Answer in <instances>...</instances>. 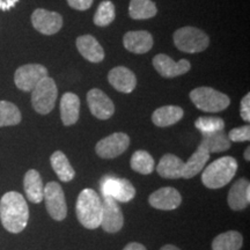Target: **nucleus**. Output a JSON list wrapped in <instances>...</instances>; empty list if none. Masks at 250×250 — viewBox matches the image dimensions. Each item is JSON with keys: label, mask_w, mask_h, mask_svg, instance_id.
Returning <instances> with one entry per match:
<instances>
[{"label": "nucleus", "mask_w": 250, "mask_h": 250, "mask_svg": "<svg viewBox=\"0 0 250 250\" xmlns=\"http://www.w3.org/2000/svg\"><path fill=\"white\" fill-rule=\"evenodd\" d=\"M87 103H88L90 112L99 120H109L115 112L114 102L101 89H90L87 93Z\"/></svg>", "instance_id": "13"}, {"label": "nucleus", "mask_w": 250, "mask_h": 250, "mask_svg": "<svg viewBox=\"0 0 250 250\" xmlns=\"http://www.w3.org/2000/svg\"><path fill=\"white\" fill-rule=\"evenodd\" d=\"M21 118V111L14 103L0 101V127L18 125Z\"/></svg>", "instance_id": "30"}, {"label": "nucleus", "mask_w": 250, "mask_h": 250, "mask_svg": "<svg viewBox=\"0 0 250 250\" xmlns=\"http://www.w3.org/2000/svg\"><path fill=\"white\" fill-rule=\"evenodd\" d=\"M43 199L45 201V208L50 217L54 220L62 221L67 215V204L64 191L57 182H49L44 187Z\"/></svg>", "instance_id": "7"}, {"label": "nucleus", "mask_w": 250, "mask_h": 250, "mask_svg": "<svg viewBox=\"0 0 250 250\" xmlns=\"http://www.w3.org/2000/svg\"><path fill=\"white\" fill-rule=\"evenodd\" d=\"M80 115V100L74 93H65L61 100V118L62 124H76Z\"/></svg>", "instance_id": "20"}, {"label": "nucleus", "mask_w": 250, "mask_h": 250, "mask_svg": "<svg viewBox=\"0 0 250 250\" xmlns=\"http://www.w3.org/2000/svg\"><path fill=\"white\" fill-rule=\"evenodd\" d=\"M19 2V0H0V11H9Z\"/></svg>", "instance_id": "36"}, {"label": "nucleus", "mask_w": 250, "mask_h": 250, "mask_svg": "<svg viewBox=\"0 0 250 250\" xmlns=\"http://www.w3.org/2000/svg\"><path fill=\"white\" fill-rule=\"evenodd\" d=\"M237 170V161L233 156H223L208 165L202 175V182L208 189H220L232 181Z\"/></svg>", "instance_id": "3"}, {"label": "nucleus", "mask_w": 250, "mask_h": 250, "mask_svg": "<svg viewBox=\"0 0 250 250\" xmlns=\"http://www.w3.org/2000/svg\"><path fill=\"white\" fill-rule=\"evenodd\" d=\"M57 96L58 89L55 80L46 77L31 90V104L40 115H48L54 110Z\"/></svg>", "instance_id": "6"}, {"label": "nucleus", "mask_w": 250, "mask_h": 250, "mask_svg": "<svg viewBox=\"0 0 250 250\" xmlns=\"http://www.w3.org/2000/svg\"><path fill=\"white\" fill-rule=\"evenodd\" d=\"M48 76V70L41 64H27L15 71L14 83L19 89L31 92L41 80Z\"/></svg>", "instance_id": "9"}, {"label": "nucleus", "mask_w": 250, "mask_h": 250, "mask_svg": "<svg viewBox=\"0 0 250 250\" xmlns=\"http://www.w3.org/2000/svg\"><path fill=\"white\" fill-rule=\"evenodd\" d=\"M108 80L115 89L125 94L133 92L137 86V78L134 73L124 66L112 68L108 74Z\"/></svg>", "instance_id": "16"}, {"label": "nucleus", "mask_w": 250, "mask_h": 250, "mask_svg": "<svg viewBox=\"0 0 250 250\" xmlns=\"http://www.w3.org/2000/svg\"><path fill=\"white\" fill-rule=\"evenodd\" d=\"M153 66L158 73L164 78H175L183 76L190 71L191 64L187 59H181L180 62H174L169 56L159 54L153 58Z\"/></svg>", "instance_id": "14"}, {"label": "nucleus", "mask_w": 250, "mask_h": 250, "mask_svg": "<svg viewBox=\"0 0 250 250\" xmlns=\"http://www.w3.org/2000/svg\"><path fill=\"white\" fill-rule=\"evenodd\" d=\"M227 137L230 142H235V143L249 142L250 140V126L247 124V125H243V126H240V127H236V129L230 130Z\"/></svg>", "instance_id": "33"}, {"label": "nucleus", "mask_w": 250, "mask_h": 250, "mask_svg": "<svg viewBox=\"0 0 250 250\" xmlns=\"http://www.w3.org/2000/svg\"><path fill=\"white\" fill-rule=\"evenodd\" d=\"M77 218L83 227L95 229L102 219V199L93 189H83L77 199Z\"/></svg>", "instance_id": "2"}, {"label": "nucleus", "mask_w": 250, "mask_h": 250, "mask_svg": "<svg viewBox=\"0 0 250 250\" xmlns=\"http://www.w3.org/2000/svg\"><path fill=\"white\" fill-rule=\"evenodd\" d=\"M124 225V217L118 202L111 197H103L101 226L107 233L120 232Z\"/></svg>", "instance_id": "11"}, {"label": "nucleus", "mask_w": 250, "mask_h": 250, "mask_svg": "<svg viewBox=\"0 0 250 250\" xmlns=\"http://www.w3.org/2000/svg\"><path fill=\"white\" fill-rule=\"evenodd\" d=\"M93 1L94 0H67V4L78 11H86V9L90 8Z\"/></svg>", "instance_id": "35"}, {"label": "nucleus", "mask_w": 250, "mask_h": 250, "mask_svg": "<svg viewBox=\"0 0 250 250\" xmlns=\"http://www.w3.org/2000/svg\"><path fill=\"white\" fill-rule=\"evenodd\" d=\"M190 99L199 110L205 112H220L230 104L226 94L211 87H198L190 92Z\"/></svg>", "instance_id": "4"}, {"label": "nucleus", "mask_w": 250, "mask_h": 250, "mask_svg": "<svg viewBox=\"0 0 250 250\" xmlns=\"http://www.w3.org/2000/svg\"><path fill=\"white\" fill-rule=\"evenodd\" d=\"M249 152H250V147H247L246 152H245V159L247 161L250 160V155H249Z\"/></svg>", "instance_id": "39"}, {"label": "nucleus", "mask_w": 250, "mask_h": 250, "mask_svg": "<svg viewBox=\"0 0 250 250\" xmlns=\"http://www.w3.org/2000/svg\"><path fill=\"white\" fill-rule=\"evenodd\" d=\"M208 159H210V153H208V151L205 147L199 145L195 153L190 156L189 160L184 162L182 174L183 179H192V177H195L197 174L201 173L203 168L205 167V165L208 164Z\"/></svg>", "instance_id": "23"}, {"label": "nucleus", "mask_w": 250, "mask_h": 250, "mask_svg": "<svg viewBox=\"0 0 250 250\" xmlns=\"http://www.w3.org/2000/svg\"><path fill=\"white\" fill-rule=\"evenodd\" d=\"M160 250H180V249L177 248V247L173 246V245H166V246L162 247Z\"/></svg>", "instance_id": "38"}, {"label": "nucleus", "mask_w": 250, "mask_h": 250, "mask_svg": "<svg viewBox=\"0 0 250 250\" xmlns=\"http://www.w3.org/2000/svg\"><path fill=\"white\" fill-rule=\"evenodd\" d=\"M77 49L83 58L90 62H101L104 59V50L90 35H83L77 39Z\"/></svg>", "instance_id": "19"}, {"label": "nucleus", "mask_w": 250, "mask_h": 250, "mask_svg": "<svg viewBox=\"0 0 250 250\" xmlns=\"http://www.w3.org/2000/svg\"><path fill=\"white\" fill-rule=\"evenodd\" d=\"M115 5L109 0L102 1L94 15V23L99 27H107L115 20Z\"/></svg>", "instance_id": "31"}, {"label": "nucleus", "mask_w": 250, "mask_h": 250, "mask_svg": "<svg viewBox=\"0 0 250 250\" xmlns=\"http://www.w3.org/2000/svg\"><path fill=\"white\" fill-rule=\"evenodd\" d=\"M149 205L162 211H171L177 208L182 203V196L175 188L166 187L156 190L149 196Z\"/></svg>", "instance_id": "15"}, {"label": "nucleus", "mask_w": 250, "mask_h": 250, "mask_svg": "<svg viewBox=\"0 0 250 250\" xmlns=\"http://www.w3.org/2000/svg\"><path fill=\"white\" fill-rule=\"evenodd\" d=\"M195 126L203 133H212L225 129V122L220 117H199L195 122Z\"/></svg>", "instance_id": "32"}, {"label": "nucleus", "mask_w": 250, "mask_h": 250, "mask_svg": "<svg viewBox=\"0 0 250 250\" xmlns=\"http://www.w3.org/2000/svg\"><path fill=\"white\" fill-rule=\"evenodd\" d=\"M183 114V109L177 105H165L153 112L152 122L159 127H167L182 120Z\"/></svg>", "instance_id": "24"}, {"label": "nucleus", "mask_w": 250, "mask_h": 250, "mask_svg": "<svg viewBox=\"0 0 250 250\" xmlns=\"http://www.w3.org/2000/svg\"><path fill=\"white\" fill-rule=\"evenodd\" d=\"M199 145L208 149V153H220L225 152L230 147V140L224 130L217 131L212 133H203L202 142Z\"/></svg>", "instance_id": "26"}, {"label": "nucleus", "mask_w": 250, "mask_h": 250, "mask_svg": "<svg viewBox=\"0 0 250 250\" xmlns=\"http://www.w3.org/2000/svg\"><path fill=\"white\" fill-rule=\"evenodd\" d=\"M241 117L247 123L250 121V94H246L241 100V110H240Z\"/></svg>", "instance_id": "34"}, {"label": "nucleus", "mask_w": 250, "mask_h": 250, "mask_svg": "<svg viewBox=\"0 0 250 250\" xmlns=\"http://www.w3.org/2000/svg\"><path fill=\"white\" fill-rule=\"evenodd\" d=\"M33 27L43 35H55L62 27V18L56 12L46 11L44 8H37L31 14Z\"/></svg>", "instance_id": "12"}, {"label": "nucleus", "mask_w": 250, "mask_h": 250, "mask_svg": "<svg viewBox=\"0 0 250 250\" xmlns=\"http://www.w3.org/2000/svg\"><path fill=\"white\" fill-rule=\"evenodd\" d=\"M174 43L181 51L187 54H198L208 49L210 39L198 28L187 26L175 31Z\"/></svg>", "instance_id": "5"}, {"label": "nucleus", "mask_w": 250, "mask_h": 250, "mask_svg": "<svg viewBox=\"0 0 250 250\" xmlns=\"http://www.w3.org/2000/svg\"><path fill=\"white\" fill-rule=\"evenodd\" d=\"M243 245V236L236 230L219 234L212 241V250H240Z\"/></svg>", "instance_id": "27"}, {"label": "nucleus", "mask_w": 250, "mask_h": 250, "mask_svg": "<svg viewBox=\"0 0 250 250\" xmlns=\"http://www.w3.org/2000/svg\"><path fill=\"white\" fill-rule=\"evenodd\" d=\"M158 13L156 5L152 0H131L129 14L134 20H146L155 17Z\"/></svg>", "instance_id": "28"}, {"label": "nucleus", "mask_w": 250, "mask_h": 250, "mask_svg": "<svg viewBox=\"0 0 250 250\" xmlns=\"http://www.w3.org/2000/svg\"><path fill=\"white\" fill-rule=\"evenodd\" d=\"M50 164L52 169L57 174L58 179L62 182H70L76 176V171L72 167L70 161L62 151H56L50 156Z\"/></svg>", "instance_id": "25"}, {"label": "nucleus", "mask_w": 250, "mask_h": 250, "mask_svg": "<svg viewBox=\"0 0 250 250\" xmlns=\"http://www.w3.org/2000/svg\"><path fill=\"white\" fill-rule=\"evenodd\" d=\"M0 220L8 232L18 234L26 228L29 208L26 199L17 191L6 192L0 199Z\"/></svg>", "instance_id": "1"}, {"label": "nucleus", "mask_w": 250, "mask_h": 250, "mask_svg": "<svg viewBox=\"0 0 250 250\" xmlns=\"http://www.w3.org/2000/svg\"><path fill=\"white\" fill-rule=\"evenodd\" d=\"M130 165L134 171L142 175H149L154 170L155 167L153 156L148 152L143 151V149H139V151L133 153Z\"/></svg>", "instance_id": "29"}, {"label": "nucleus", "mask_w": 250, "mask_h": 250, "mask_svg": "<svg viewBox=\"0 0 250 250\" xmlns=\"http://www.w3.org/2000/svg\"><path fill=\"white\" fill-rule=\"evenodd\" d=\"M184 161L174 154H165L159 162L156 170L164 179H181L183 174Z\"/></svg>", "instance_id": "22"}, {"label": "nucleus", "mask_w": 250, "mask_h": 250, "mask_svg": "<svg viewBox=\"0 0 250 250\" xmlns=\"http://www.w3.org/2000/svg\"><path fill=\"white\" fill-rule=\"evenodd\" d=\"M23 188L27 198L34 204H40L43 201V193H44V186H43L42 177L40 173L35 169L28 170L24 175Z\"/></svg>", "instance_id": "21"}, {"label": "nucleus", "mask_w": 250, "mask_h": 250, "mask_svg": "<svg viewBox=\"0 0 250 250\" xmlns=\"http://www.w3.org/2000/svg\"><path fill=\"white\" fill-rule=\"evenodd\" d=\"M101 191L103 197H111L120 203L132 201L136 196V189L129 180L114 176H105L101 181Z\"/></svg>", "instance_id": "8"}, {"label": "nucleus", "mask_w": 250, "mask_h": 250, "mask_svg": "<svg viewBox=\"0 0 250 250\" xmlns=\"http://www.w3.org/2000/svg\"><path fill=\"white\" fill-rule=\"evenodd\" d=\"M123 44L133 54H146L153 46V36L146 30L129 31L123 37Z\"/></svg>", "instance_id": "17"}, {"label": "nucleus", "mask_w": 250, "mask_h": 250, "mask_svg": "<svg viewBox=\"0 0 250 250\" xmlns=\"http://www.w3.org/2000/svg\"><path fill=\"white\" fill-rule=\"evenodd\" d=\"M123 250H147L145 246H143L142 243L138 242H131L127 246H125V248Z\"/></svg>", "instance_id": "37"}, {"label": "nucleus", "mask_w": 250, "mask_h": 250, "mask_svg": "<svg viewBox=\"0 0 250 250\" xmlns=\"http://www.w3.org/2000/svg\"><path fill=\"white\" fill-rule=\"evenodd\" d=\"M130 138L126 133L115 132L100 140L95 146V152L102 159H114L126 151Z\"/></svg>", "instance_id": "10"}, {"label": "nucleus", "mask_w": 250, "mask_h": 250, "mask_svg": "<svg viewBox=\"0 0 250 250\" xmlns=\"http://www.w3.org/2000/svg\"><path fill=\"white\" fill-rule=\"evenodd\" d=\"M250 184L247 179H240L230 188L228 193V205L234 211H241L249 205Z\"/></svg>", "instance_id": "18"}]
</instances>
